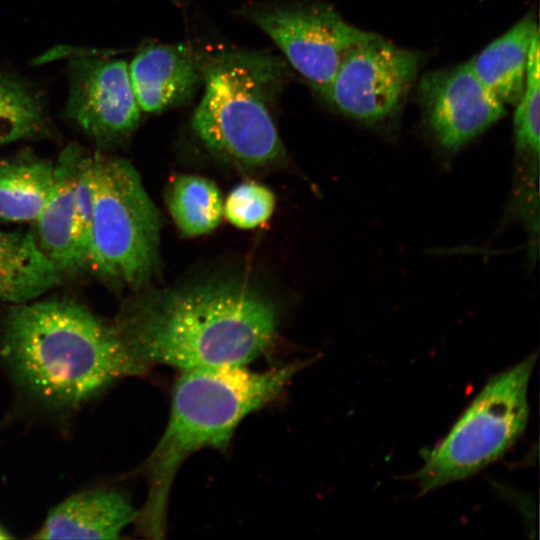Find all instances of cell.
Masks as SVG:
<instances>
[{
    "instance_id": "8992f818",
    "label": "cell",
    "mask_w": 540,
    "mask_h": 540,
    "mask_svg": "<svg viewBox=\"0 0 540 540\" xmlns=\"http://www.w3.org/2000/svg\"><path fill=\"white\" fill-rule=\"evenodd\" d=\"M537 356L493 376L415 472L421 493L466 479L501 458L526 429Z\"/></svg>"
},
{
    "instance_id": "7c38bea8",
    "label": "cell",
    "mask_w": 540,
    "mask_h": 540,
    "mask_svg": "<svg viewBox=\"0 0 540 540\" xmlns=\"http://www.w3.org/2000/svg\"><path fill=\"white\" fill-rule=\"evenodd\" d=\"M138 511L123 493L96 487L69 496L53 507L34 539H117L136 522Z\"/></svg>"
},
{
    "instance_id": "8fae6325",
    "label": "cell",
    "mask_w": 540,
    "mask_h": 540,
    "mask_svg": "<svg viewBox=\"0 0 540 540\" xmlns=\"http://www.w3.org/2000/svg\"><path fill=\"white\" fill-rule=\"evenodd\" d=\"M83 153L76 144L61 151L54 162L51 192L34 221L33 233L39 247L64 277L87 270L75 237V184Z\"/></svg>"
},
{
    "instance_id": "6da1fadb",
    "label": "cell",
    "mask_w": 540,
    "mask_h": 540,
    "mask_svg": "<svg viewBox=\"0 0 540 540\" xmlns=\"http://www.w3.org/2000/svg\"><path fill=\"white\" fill-rule=\"evenodd\" d=\"M113 325L127 353L148 370L245 366L277 334L274 304L238 280H210L124 302Z\"/></svg>"
},
{
    "instance_id": "4fadbf2b",
    "label": "cell",
    "mask_w": 540,
    "mask_h": 540,
    "mask_svg": "<svg viewBox=\"0 0 540 540\" xmlns=\"http://www.w3.org/2000/svg\"><path fill=\"white\" fill-rule=\"evenodd\" d=\"M141 110L158 113L187 100L200 79L198 63L184 45H154L141 50L128 67Z\"/></svg>"
},
{
    "instance_id": "3957f363",
    "label": "cell",
    "mask_w": 540,
    "mask_h": 540,
    "mask_svg": "<svg viewBox=\"0 0 540 540\" xmlns=\"http://www.w3.org/2000/svg\"><path fill=\"white\" fill-rule=\"evenodd\" d=\"M306 363L258 372L244 366L182 370L169 422L144 467L148 495L136 522L146 537L164 535L168 496L182 462L202 448L225 449L239 423L278 396Z\"/></svg>"
},
{
    "instance_id": "d6986e66",
    "label": "cell",
    "mask_w": 540,
    "mask_h": 540,
    "mask_svg": "<svg viewBox=\"0 0 540 540\" xmlns=\"http://www.w3.org/2000/svg\"><path fill=\"white\" fill-rule=\"evenodd\" d=\"M539 32L532 39L523 93L516 103L514 132L519 151L538 159L540 109Z\"/></svg>"
},
{
    "instance_id": "277c9868",
    "label": "cell",
    "mask_w": 540,
    "mask_h": 540,
    "mask_svg": "<svg viewBox=\"0 0 540 540\" xmlns=\"http://www.w3.org/2000/svg\"><path fill=\"white\" fill-rule=\"evenodd\" d=\"M283 63L258 52H228L203 68L204 94L192 128L212 153L245 167L283 156L272 108L284 79Z\"/></svg>"
},
{
    "instance_id": "7402d4cb",
    "label": "cell",
    "mask_w": 540,
    "mask_h": 540,
    "mask_svg": "<svg viewBox=\"0 0 540 540\" xmlns=\"http://www.w3.org/2000/svg\"><path fill=\"white\" fill-rule=\"evenodd\" d=\"M11 535L0 526V539H9Z\"/></svg>"
},
{
    "instance_id": "5bb4252c",
    "label": "cell",
    "mask_w": 540,
    "mask_h": 540,
    "mask_svg": "<svg viewBox=\"0 0 540 540\" xmlns=\"http://www.w3.org/2000/svg\"><path fill=\"white\" fill-rule=\"evenodd\" d=\"M63 278L33 232L0 230V301L14 305L36 300Z\"/></svg>"
},
{
    "instance_id": "ac0fdd59",
    "label": "cell",
    "mask_w": 540,
    "mask_h": 540,
    "mask_svg": "<svg viewBox=\"0 0 540 540\" xmlns=\"http://www.w3.org/2000/svg\"><path fill=\"white\" fill-rule=\"evenodd\" d=\"M46 131V116L36 94L19 81L0 75V146Z\"/></svg>"
},
{
    "instance_id": "5b68a950",
    "label": "cell",
    "mask_w": 540,
    "mask_h": 540,
    "mask_svg": "<svg viewBox=\"0 0 540 540\" xmlns=\"http://www.w3.org/2000/svg\"><path fill=\"white\" fill-rule=\"evenodd\" d=\"M95 189L89 269L114 286L141 289L157 264L160 220L128 160L92 154Z\"/></svg>"
},
{
    "instance_id": "30bf717a",
    "label": "cell",
    "mask_w": 540,
    "mask_h": 540,
    "mask_svg": "<svg viewBox=\"0 0 540 540\" xmlns=\"http://www.w3.org/2000/svg\"><path fill=\"white\" fill-rule=\"evenodd\" d=\"M419 93L429 128L446 150H457L505 113L469 62L425 74Z\"/></svg>"
},
{
    "instance_id": "9a60e30c",
    "label": "cell",
    "mask_w": 540,
    "mask_h": 540,
    "mask_svg": "<svg viewBox=\"0 0 540 540\" xmlns=\"http://www.w3.org/2000/svg\"><path fill=\"white\" fill-rule=\"evenodd\" d=\"M538 32L536 18L529 13L469 61L479 80L503 104H516L523 93L529 49Z\"/></svg>"
},
{
    "instance_id": "52a82bcc",
    "label": "cell",
    "mask_w": 540,
    "mask_h": 540,
    "mask_svg": "<svg viewBox=\"0 0 540 540\" xmlns=\"http://www.w3.org/2000/svg\"><path fill=\"white\" fill-rule=\"evenodd\" d=\"M250 14L321 95L350 50L373 34L349 24L323 5L270 6Z\"/></svg>"
},
{
    "instance_id": "ffe728a7",
    "label": "cell",
    "mask_w": 540,
    "mask_h": 540,
    "mask_svg": "<svg viewBox=\"0 0 540 540\" xmlns=\"http://www.w3.org/2000/svg\"><path fill=\"white\" fill-rule=\"evenodd\" d=\"M274 207L275 197L270 189L255 182H244L229 193L223 214L232 225L252 229L265 223Z\"/></svg>"
},
{
    "instance_id": "7a4b0ae2",
    "label": "cell",
    "mask_w": 540,
    "mask_h": 540,
    "mask_svg": "<svg viewBox=\"0 0 540 540\" xmlns=\"http://www.w3.org/2000/svg\"><path fill=\"white\" fill-rule=\"evenodd\" d=\"M0 362L21 392L56 412L75 410L116 381L147 372L113 323L70 298L11 305L0 326Z\"/></svg>"
},
{
    "instance_id": "ba28073f",
    "label": "cell",
    "mask_w": 540,
    "mask_h": 540,
    "mask_svg": "<svg viewBox=\"0 0 540 540\" xmlns=\"http://www.w3.org/2000/svg\"><path fill=\"white\" fill-rule=\"evenodd\" d=\"M418 64L417 53L373 33L350 50L322 96L345 116L376 124L398 108Z\"/></svg>"
},
{
    "instance_id": "e0dca14e",
    "label": "cell",
    "mask_w": 540,
    "mask_h": 540,
    "mask_svg": "<svg viewBox=\"0 0 540 540\" xmlns=\"http://www.w3.org/2000/svg\"><path fill=\"white\" fill-rule=\"evenodd\" d=\"M169 212L187 236H200L214 230L223 215V201L217 185L204 177L180 175L166 193Z\"/></svg>"
},
{
    "instance_id": "44dd1931",
    "label": "cell",
    "mask_w": 540,
    "mask_h": 540,
    "mask_svg": "<svg viewBox=\"0 0 540 540\" xmlns=\"http://www.w3.org/2000/svg\"><path fill=\"white\" fill-rule=\"evenodd\" d=\"M95 189L92 154L84 151L78 166L75 184V237L78 250L89 269L91 226L94 213Z\"/></svg>"
},
{
    "instance_id": "9c48e42d",
    "label": "cell",
    "mask_w": 540,
    "mask_h": 540,
    "mask_svg": "<svg viewBox=\"0 0 540 540\" xmlns=\"http://www.w3.org/2000/svg\"><path fill=\"white\" fill-rule=\"evenodd\" d=\"M140 111L125 61L73 60L66 113L99 147L126 140L138 126Z\"/></svg>"
},
{
    "instance_id": "2e32d148",
    "label": "cell",
    "mask_w": 540,
    "mask_h": 540,
    "mask_svg": "<svg viewBox=\"0 0 540 540\" xmlns=\"http://www.w3.org/2000/svg\"><path fill=\"white\" fill-rule=\"evenodd\" d=\"M53 180V161L29 154L0 159V222H34Z\"/></svg>"
}]
</instances>
